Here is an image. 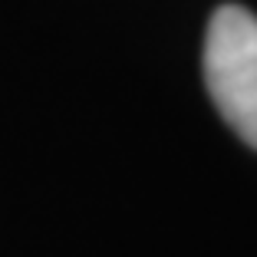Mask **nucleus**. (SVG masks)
I'll use <instances>...</instances> for the list:
<instances>
[{
    "label": "nucleus",
    "instance_id": "f257e3e1",
    "mask_svg": "<svg viewBox=\"0 0 257 257\" xmlns=\"http://www.w3.org/2000/svg\"><path fill=\"white\" fill-rule=\"evenodd\" d=\"M204 86L221 119L257 149V17L237 4L211 14L204 33Z\"/></svg>",
    "mask_w": 257,
    "mask_h": 257
}]
</instances>
